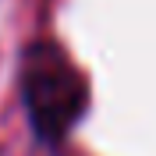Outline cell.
Masks as SVG:
<instances>
[{
	"instance_id": "obj_1",
	"label": "cell",
	"mask_w": 156,
	"mask_h": 156,
	"mask_svg": "<svg viewBox=\"0 0 156 156\" xmlns=\"http://www.w3.org/2000/svg\"><path fill=\"white\" fill-rule=\"evenodd\" d=\"M25 99L32 128L43 142H60L85 110L82 71L53 43H39L25 57Z\"/></svg>"
}]
</instances>
